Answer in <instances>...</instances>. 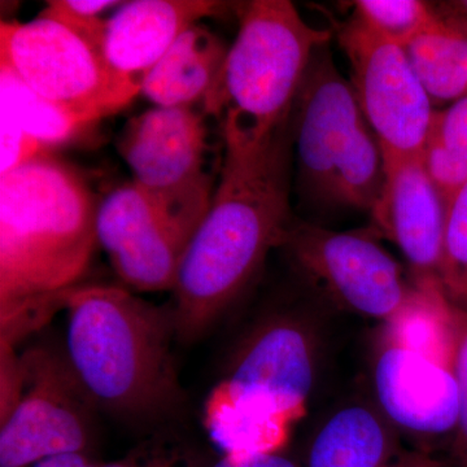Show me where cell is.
<instances>
[{"label": "cell", "instance_id": "obj_1", "mask_svg": "<svg viewBox=\"0 0 467 467\" xmlns=\"http://www.w3.org/2000/svg\"><path fill=\"white\" fill-rule=\"evenodd\" d=\"M291 119L266 135L223 121V159L207 214L173 285L177 339L202 337L282 245L290 226Z\"/></svg>", "mask_w": 467, "mask_h": 467}, {"label": "cell", "instance_id": "obj_2", "mask_svg": "<svg viewBox=\"0 0 467 467\" xmlns=\"http://www.w3.org/2000/svg\"><path fill=\"white\" fill-rule=\"evenodd\" d=\"M99 202L84 175L47 150L0 177L2 343L64 308L98 244Z\"/></svg>", "mask_w": 467, "mask_h": 467}, {"label": "cell", "instance_id": "obj_3", "mask_svg": "<svg viewBox=\"0 0 467 467\" xmlns=\"http://www.w3.org/2000/svg\"><path fill=\"white\" fill-rule=\"evenodd\" d=\"M64 309V353L97 410L144 425L181 408L171 306H155L119 285H81Z\"/></svg>", "mask_w": 467, "mask_h": 467}, {"label": "cell", "instance_id": "obj_4", "mask_svg": "<svg viewBox=\"0 0 467 467\" xmlns=\"http://www.w3.org/2000/svg\"><path fill=\"white\" fill-rule=\"evenodd\" d=\"M292 115L301 193L326 207H373L384 183L382 147L327 45L313 55Z\"/></svg>", "mask_w": 467, "mask_h": 467}, {"label": "cell", "instance_id": "obj_5", "mask_svg": "<svg viewBox=\"0 0 467 467\" xmlns=\"http://www.w3.org/2000/svg\"><path fill=\"white\" fill-rule=\"evenodd\" d=\"M235 9L238 34L204 112L266 135L291 119L313 55L331 32L310 26L288 0H252Z\"/></svg>", "mask_w": 467, "mask_h": 467}, {"label": "cell", "instance_id": "obj_6", "mask_svg": "<svg viewBox=\"0 0 467 467\" xmlns=\"http://www.w3.org/2000/svg\"><path fill=\"white\" fill-rule=\"evenodd\" d=\"M214 187L162 193L133 181L101 199L98 244L124 285L140 292L173 290L178 267L207 214Z\"/></svg>", "mask_w": 467, "mask_h": 467}, {"label": "cell", "instance_id": "obj_7", "mask_svg": "<svg viewBox=\"0 0 467 467\" xmlns=\"http://www.w3.org/2000/svg\"><path fill=\"white\" fill-rule=\"evenodd\" d=\"M0 66L91 122L119 112L140 92V79L117 72L101 48L45 12L29 23H2Z\"/></svg>", "mask_w": 467, "mask_h": 467}, {"label": "cell", "instance_id": "obj_8", "mask_svg": "<svg viewBox=\"0 0 467 467\" xmlns=\"http://www.w3.org/2000/svg\"><path fill=\"white\" fill-rule=\"evenodd\" d=\"M20 396L0 427V467H29L57 454L85 453L97 409L64 349L34 346L20 356Z\"/></svg>", "mask_w": 467, "mask_h": 467}, {"label": "cell", "instance_id": "obj_9", "mask_svg": "<svg viewBox=\"0 0 467 467\" xmlns=\"http://www.w3.org/2000/svg\"><path fill=\"white\" fill-rule=\"evenodd\" d=\"M350 85L383 159L422 156L435 110L407 51L350 18L339 34Z\"/></svg>", "mask_w": 467, "mask_h": 467}, {"label": "cell", "instance_id": "obj_10", "mask_svg": "<svg viewBox=\"0 0 467 467\" xmlns=\"http://www.w3.org/2000/svg\"><path fill=\"white\" fill-rule=\"evenodd\" d=\"M378 236L371 226L333 232L294 217L282 247L304 275L344 308L386 322L401 308L413 285L407 284L398 261Z\"/></svg>", "mask_w": 467, "mask_h": 467}, {"label": "cell", "instance_id": "obj_11", "mask_svg": "<svg viewBox=\"0 0 467 467\" xmlns=\"http://www.w3.org/2000/svg\"><path fill=\"white\" fill-rule=\"evenodd\" d=\"M317 371L315 327L297 313L275 312L242 337L216 389L294 423L306 411Z\"/></svg>", "mask_w": 467, "mask_h": 467}, {"label": "cell", "instance_id": "obj_12", "mask_svg": "<svg viewBox=\"0 0 467 467\" xmlns=\"http://www.w3.org/2000/svg\"><path fill=\"white\" fill-rule=\"evenodd\" d=\"M117 150L134 182L162 193L211 189L205 171L207 128L193 107H153L122 129Z\"/></svg>", "mask_w": 467, "mask_h": 467}, {"label": "cell", "instance_id": "obj_13", "mask_svg": "<svg viewBox=\"0 0 467 467\" xmlns=\"http://www.w3.org/2000/svg\"><path fill=\"white\" fill-rule=\"evenodd\" d=\"M378 235L398 245L414 284H441L447 202L417 158L384 159V184L371 209Z\"/></svg>", "mask_w": 467, "mask_h": 467}, {"label": "cell", "instance_id": "obj_14", "mask_svg": "<svg viewBox=\"0 0 467 467\" xmlns=\"http://www.w3.org/2000/svg\"><path fill=\"white\" fill-rule=\"evenodd\" d=\"M374 389L378 408L399 432L423 439L451 436L459 413L454 368L380 340Z\"/></svg>", "mask_w": 467, "mask_h": 467}, {"label": "cell", "instance_id": "obj_15", "mask_svg": "<svg viewBox=\"0 0 467 467\" xmlns=\"http://www.w3.org/2000/svg\"><path fill=\"white\" fill-rule=\"evenodd\" d=\"M226 8L212 0H134L107 20L104 57L117 72L142 77L189 27Z\"/></svg>", "mask_w": 467, "mask_h": 467}, {"label": "cell", "instance_id": "obj_16", "mask_svg": "<svg viewBox=\"0 0 467 467\" xmlns=\"http://www.w3.org/2000/svg\"><path fill=\"white\" fill-rule=\"evenodd\" d=\"M227 52L220 36L195 24L142 77L140 92L155 107H204L220 84Z\"/></svg>", "mask_w": 467, "mask_h": 467}, {"label": "cell", "instance_id": "obj_17", "mask_svg": "<svg viewBox=\"0 0 467 467\" xmlns=\"http://www.w3.org/2000/svg\"><path fill=\"white\" fill-rule=\"evenodd\" d=\"M401 451L400 432L377 404L350 402L319 426L304 467H389Z\"/></svg>", "mask_w": 467, "mask_h": 467}, {"label": "cell", "instance_id": "obj_18", "mask_svg": "<svg viewBox=\"0 0 467 467\" xmlns=\"http://www.w3.org/2000/svg\"><path fill=\"white\" fill-rule=\"evenodd\" d=\"M462 313L438 282L414 284L401 308L384 322L380 340L454 368Z\"/></svg>", "mask_w": 467, "mask_h": 467}, {"label": "cell", "instance_id": "obj_19", "mask_svg": "<svg viewBox=\"0 0 467 467\" xmlns=\"http://www.w3.org/2000/svg\"><path fill=\"white\" fill-rule=\"evenodd\" d=\"M290 425L214 389L204 405V426L212 441L226 457L278 453L287 441Z\"/></svg>", "mask_w": 467, "mask_h": 467}, {"label": "cell", "instance_id": "obj_20", "mask_svg": "<svg viewBox=\"0 0 467 467\" xmlns=\"http://www.w3.org/2000/svg\"><path fill=\"white\" fill-rule=\"evenodd\" d=\"M404 48L432 103L467 97V33L438 16Z\"/></svg>", "mask_w": 467, "mask_h": 467}, {"label": "cell", "instance_id": "obj_21", "mask_svg": "<svg viewBox=\"0 0 467 467\" xmlns=\"http://www.w3.org/2000/svg\"><path fill=\"white\" fill-rule=\"evenodd\" d=\"M0 112L45 150L70 142L92 124L84 116L36 94L5 66H0Z\"/></svg>", "mask_w": 467, "mask_h": 467}, {"label": "cell", "instance_id": "obj_22", "mask_svg": "<svg viewBox=\"0 0 467 467\" xmlns=\"http://www.w3.org/2000/svg\"><path fill=\"white\" fill-rule=\"evenodd\" d=\"M423 164L445 202L467 182V97L435 110Z\"/></svg>", "mask_w": 467, "mask_h": 467}, {"label": "cell", "instance_id": "obj_23", "mask_svg": "<svg viewBox=\"0 0 467 467\" xmlns=\"http://www.w3.org/2000/svg\"><path fill=\"white\" fill-rule=\"evenodd\" d=\"M353 17L402 47L438 20L432 8L420 0H358L353 3Z\"/></svg>", "mask_w": 467, "mask_h": 467}, {"label": "cell", "instance_id": "obj_24", "mask_svg": "<svg viewBox=\"0 0 467 467\" xmlns=\"http://www.w3.org/2000/svg\"><path fill=\"white\" fill-rule=\"evenodd\" d=\"M441 285L451 303L467 312V182L447 202Z\"/></svg>", "mask_w": 467, "mask_h": 467}, {"label": "cell", "instance_id": "obj_25", "mask_svg": "<svg viewBox=\"0 0 467 467\" xmlns=\"http://www.w3.org/2000/svg\"><path fill=\"white\" fill-rule=\"evenodd\" d=\"M121 5V2H110V0H95V2L55 0V2H48L47 7L42 12L72 27L104 51L107 20H103L100 15L107 9L119 7Z\"/></svg>", "mask_w": 467, "mask_h": 467}, {"label": "cell", "instance_id": "obj_26", "mask_svg": "<svg viewBox=\"0 0 467 467\" xmlns=\"http://www.w3.org/2000/svg\"><path fill=\"white\" fill-rule=\"evenodd\" d=\"M457 384H459V413L456 426L451 432V459L453 467H467V312L461 318V334L456 364H454Z\"/></svg>", "mask_w": 467, "mask_h": 467}, {"label": "cell", "instance_id": "obj_27", "mask_svg": "<svg viewBox=\"0 0 467 467\" xmlns=\"http://www.w3.org/2000/svg\"><path fill=\"white\" fill-rule=\"evenodd\" d=\"M212 467H304L279 453L256 454L248 457H226Z\"/></svg>", "mask_w": 467, "mask_h": 467}, {"label": "cell", "instance_id": "obj_28", "mask_svg": "<svg viewBox=\"0 0 467 467\" xmlns=\"http://www.w3.org/2000/svg\"><path fill=\"white\" fill-rule=\"evenodd\" d=\"M98 467H192L178 463V459L161 456V454H152V456H131L128 459L116 461V462L104 463Z\"/></svg>", "mask_w": 467, "mask_h": 467}, {"label": "cell", "instance_id": "obj_29", "mask_svg": "<svg viewBox=\"0 0 467 467\" xmlns=\"http://www.w3.org/2000/svg\"><path fill=\"white\" fill-rule=\"evenodd\" d=\"M29 467H98L85 453H64L48 457Z\"/></svg>", "mask_w": 467, "mask_h": 467}, {"label": "cell", "instance_id": "obj_30", "mask_svg": "<svg viewBox=\"0 0 467 467\" xmlns=\"http://www.w3.org/2000/svg\"><path fill=\"white\" fill-rule=\"evenodd\" d=\"M389 467H441L430 454L422 451L404 450L393 460Z\"/></svg>", "mask_w": 467, "mask_h": 467}, {"label": "cell", "instance_id": "obj_31", "mask_svg": "<svg viewBox=\"0 0 467 467\" xmlns=\"http://www.w3.org/2000/svg\"><path fill=\"white\" fill-rule=\"evenodd\" d=\"M457 11V20H445L447 23L451 24L459 29L463 30L467 33V0L465 2L453 3L451 5Z\"/></svg>", "mask_w": 467, "mask_h": 467}]
</instances>
